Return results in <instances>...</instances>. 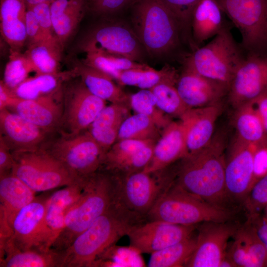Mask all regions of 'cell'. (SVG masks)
Segmentation results:
<instances>
[{
  "instance_id": "cell-1",
  "label": "cell",
  "mask_w": 267,
  "mask_h": 267,
  "mask_svg": "<svg viewBox=\"0 0 267 267\" xmlns=\"http://www.w3.org/2000/svg\"><path fill=\"white\" fill-rule=\"evenodd\" d=\"M146 221V217L117 200L63 251L61 267H92L96 258L132 227Z\"/></svg>"
},
{
  "instance_id": "cell-2",
  "label": "cell",
  "mask_w": 267,
  "mask_h": 267,
  "mask_svg": "<svg viewBox=\"0 0 267 267\" xmlns=\"http://www.w3.org/2000/svg\"><path fill=\"white\" fill-rule=\"evenodd\" d=\"M224 148L222 137H213L201 150L181 159L174 182L206 202L230 209L224 179Z\"/></svg>"
},
{
  "instance_id": "cell-3",
  "label": "cell",
  "mask_w": 267,
  "mask_h": 267,
  "mask_svg": "<svg viewBox=\"0 0 267 267\" xmlns=\"http://www.w3.org/2000/svg\"><path fill=\"white\" fill-rule=\"evenodd\" d=\"M118 178L99 170L86 178L83 191L68 212L61 230L51 248L63 251L96 219L105 213L118 198Z\"/></svg>"
},
{
  "instance_id": "cell-4",
  "label": "cell",
  "mask_w": 267,
  "mask_h": 267,
  "mask_svg": "<svg viewBox=\"0 0 267 267\" xmlns=\"http://www.w3.org/2000/svg\"><path fill=\"white\" fill-rule=\"evenodd\" d=\"M132 23L142 46L151 56L176 52L185 33L175 15L162 0H136Z\"/></svg>"
},
{
  "instance_id": "cell-5",
  "label": "cell",
  "mask_w": 267,
  "mask_h": 267,
  "mask_svg": "<svg viewBox=\"0 0 267 267\" xmlns=\"http://www.w3.org/2000/svg\"><path fill=\"white\" fill-rule=\"evenodd\" d=\"M232 214L230 209L206 202L174 182L149 211L146 218L147 221L192 225L205 222H229Z\"/></svg>"
},
{
  "instance_id": "cell-6",
  "label": "cell",
  "mask_w": 267,
  "mask_h": 267,
  "mask_svg": "<svg viewBox=\"0 0 267 267\" xmlns=\"http://www.w3.org/2000/svg\"><path fill=\"white\" fill-rule=\"evenodd\" d=\"M231 29H224L204 46L186 54L182 59L183 67L229 88L235 72L247 55Z\"/></svg>"
},
{
  "instance_id": "cell-7",
  "label": "cell",
  "mask_w": 267,
  "mask_h": 267,
  "mask_svg": "<svg viewBox=\"0 0 267 267\" xmlns=\"http://www.w3.org/2000/svg\"><path fill=\"white\" fill-rule=\"evenodd\" d=\"M12 154L14 163L11 172L36 192L64 187L83 179L77 178L43 148Z\"/></svg>"
},
{
  "instance_id": "cell-8",
  "label": "cell",
  "mask_w": 267,
  "mask_h": 267,
  "mask_svg": "<svg viewBox=\"0 0 267 267\" xmlns=\"http://www.w3.org/2000/svg\"><path fill=\"white\" fill-rule=\"evenodd\" d=\"M241 35L246 54L267 56V0H216Z\"/></svg>"
},
{
  "instance_id": "cell-9",
  "label": "cell",
  "mask_w": 267,
  "mask_h": 267,
  "mask_svg": "<svg viewBox=\"0 0 267 267\" xmlns=\"http://www.w3.org/2000/svg\"><path fill=\"white\" fill-rule=\"evenodd\" d=\"M168 168L154 172L141 171L117 176L119 201L130 210L146 217L175 181L176 172H169Z\"/></svg>"
},
{
  "instance_id": "cell-10",
  "label": "cell",
  "mask_w": 267,
  "mask_h": 267,
  "mask_svg": "<svg viewBox=\"0 0 267 267\" xmlns=\"http://www.w3.org/2000/svg\"><path fill=\"white\" fill-rule=\"evenodd\" d=\"M62 134L49 146L42 148L61 162L77 178H86L101 169L106 151L88 131L73 135Z\"/></svg>"
},
{
  "instance_id": "cell-11",
  "label": "cell",
  "mask_w": 267,
  "mask_h": 267,
  "mask_svg": "<svg viewBox=\"0 0 267 267\" xmlns=\"http://www.w3.org/2000/svg\"><path fill=\"white\" fill-rule=\"evenodd\" d=\"M84 52L98 51L140 61L144 48L133 28L121 22L101 24L90 30L79 45Z\"/></svg>"
},
{
  "instance_id": "cell-12",
  "label": "cell",
  "mask_w": 267,
  "mask_h": 267,
  "mask_svg": "<svg viewBox=\"0 0 267 267\" xmlns=\"http://www.w3.org/2000/svg\"><path fill=\"white\" fill-rule=\"evenodd\" d=\"M50 194L36 196L15 216L11 224L13 244L21 250H49L52 241L47 230L45 217Z\"/></svg>"
},
{
  "instance_id": "cell-13",
  "label": "cell",
  "mask_w": 267,
  "mask_h": 267,
  "mask_svg": "<svg viewBox=\"0 0 267 267\" xmlns=\"http://www.w3.org/2000/svg\"><path fill=\"white\" fill-rule=\"evenodd\" d=\"M64 99L60 126L66 129L62 133L71 135L88 129L106 103L92 93L81 80L67 88Z\"/></svg>"
},
{
  "instance_id": "cell-14",
  "label": "cell",
  "mask_w": 267,
  "mask_h": 267,
  "mask_svg": "<svg viewBox=\"0 0 267 267\" xmlns=\"http://www.w3.org/2000/svg\"><path fill=\"white\" fill-rule=\"evenodd\" d=\"M195 225L147 221L132 227L127 235L130 246L140 254H152L193 235Z\"/></svg>"
},
{
  "instance_id": "cell-15",
  "label": "cell",
  "mask_w": 267,
  "mask_h": 267,
  "mask_svg": "<svg viewBox=\"0 0 267 267\" xmlns=\"http://www.w3.org/2000/svg\"><path fill=\"white\" fill-rule=\"evenodd\" d=\"M257 146L238 137L225 160L224 179L229 202L242 205L254 184L253 155Z\"/></svg>"
},
{
  "instance_id": "cell-16",
  "label": "cell",
  "mask_w": 267,
  "mask_h": 267,
  "mask_svg": "<svg viewBox=\"0 0 267 267\" xmlns=\"http://www.w3.org/2000/svg\"><path fill=\"white\" fill-rule=\"evenodd\" d=\"M267 89V56L247 54L229 86V102L236 109L253 101Z\"/></svg>"
},
{
  "instance_id": "cell-17",
  "label": "cell",
  "mask_w": 267,
  "mask_h": 267,
  "mask_svg": "<svg viewBox=\"0 0 267 267\" xmlns=\"http://www.w3.org/2000/svg\"><path fill=\"white\" fill-rule=\"evenodd\" d=\"M238 226L226 222H205L198 228L196 244L185 266L219 267Z\"/></svg>"
},
{
  "instance_id": "cell-18",
  "label": "cell",
  "mask_w": 267,
  "mask_h": 267,
  "mask_svg": "<svg viewBox=\"0 0 267 267\" xmlns=\"http://www.w3.org/2000/svg\"><path fill=\"white\" fill-rule=\"evenodd\" d=\"M0 129L12 153L41 148L50 133L7 108L0 110Z\"/></svg>"
},
{
  "instance_id": "cell-19",
  "label": "cell",
  "mask_w": 267,
  "mask_h": 267,
  "mask_svg": "<svg viewBox=\"0 0 267 267\" xmlns=\"http://www.w3.org/2000/svg\"><path fill=\"white\" fill-rule=\"evenodd\" d=\"M176 88L183 102L189 108H200L221 103L227 95L228 87L204 77L183 67Z\"/></svg>"
},
{
  "instance_id": "cell-20",
  "label": "cell",
  "mask_w": 267,
  "mask_h": 267,
  "mask_svg": "<svg viewBox=\"0 0 267 267\" xmlns=\"http://www.w3.org/2000/svg\"><path fill=\"white\" fill-rule=\"evenodd\" d=\"M222 110L221 103L189 108L179 118L185 132L187 156L201 150L211 141Z\"/></svg>"
},
{
  "instance_id": "cell-21",
  "label": "cell",
  "mask_w": 267,
  "mask_h": 267,
  "mask_svg": "<svg viewBox=\"0 0 267 267\" xmlns=\"http://www.w3.org/2000/svg\"><path fill=\"white\" fill-rule=\"evenodd\" d=\"M60 90L34 99L19 98L10 108L31 123L50 133L60 127L61 123L63 105L59 98Z\"/></svg>"
},
{
  "instance_id": "cell-22",
  "label": "cell",
  "mask_w": 267,
  "mask_h": 267,
  "mask_svg": "<svg viewBox=\"0 0 267 267\" xmlns=\"http://www.w3.org/2000/svg\"><path fill=\"white\" fill-rule=\"evenodd\" d=\"M154 145L152 158L142 170L154 172L168 167L187 154L185 134L180 120L170 122Z\"/></svg>"
},
{
  "instance_id": "cell-23",
  "label": "cell",
  "mask_w": 267,
  "mask_h": 267,
  "mask_svg": "<svg viewBox=\"0 0 267 267\" xmlns=\"http://www.w3.org/2000/svg\"><path fill=\"white\" fill-rule=\"evenodd\" d=\"M225 16L216 0H200L191 21V34L195 48L224 29L232 27V23L227 20Z\"/></svg>"
},
{
  "instance_id": "cell-24",
  "label": "cell",
  "mask_w": 267,
  "mask_h": 267,
  "mask_svg": "<svg viewBox=\"0 0 267 267\" xmlns=\"http://www.w3.org/2000/svg\"><path fill=\"white\" fill-rule=\"evenodd\" d=\"M11 237L0 242V267H61L62 251L21 250L13 244Z\"/></svg>"
},
{
  "instance_id": "cell-25",
  "label": "cell",
  "mask_w": 267,
  "mask_h": 267,
  "mask_svg": "<svg viewBox=\"0 0 267 267\" xmlns=\"http://www.w3.org/2000/svg\"><path fill=\"white\" fill-rule=\"evenodd\" d=\"M86 179L64 186L50 194L47 201L45 222L52 243L63 228L66 214L80 196Z\"/></svg>"
},
{
  "instance_id": "cell-26",
  "label": "cell",
  "mask_w": 267,
  "mask_h": 267,
  "mask_svg": "<svg viewBox=\"0 0 267 267\" xmlns=\"http://www.w3.org/2000/svg\"><path fill=\"white\" fill-rule=\"evenodd\" d=\"M24 0H0V31L10 49L20 50L27 41Z\"/></svg>"
},
{
  "instance_id": "cell-27",
  "label": "cell",
  "mask_w": 267,
  "mask_h": 267,
  "mask_svg": "<svg viewBox=\"0 0 267 267\" xmlns=\"http://www.w3.org/2000/svg\"><path fill=\"white\" fill-rule=\"evenodd\" d=\"M36 193L12 172L0 175V215L11 228L16 214L35 198Z\"/></svg>"
},
{
  "instance_id": "cell-28",
  "label": "cell",
  "mask_w": 267,
  "mask_h": 267,
  "mask_svg": "<svg viewBox=\"0 0 267 267\" xmlns=\"http://www.w3.org/2000/svg\"><path fill=\"white\" fill-rule=\"evenodd\" d=\"M87 89L96 96L111 103L130 105V95L118 86L114 79L95 68L78 62L73 68Z\"/></svg>"
},
{
  "instance_id": "cell-29",
  "label": "cell",
  "mask_w": 267,
  "mask_h": 267,
  "mask_svg": "<svg viewBox=\"0 0 267 267\" xmlns=\"http://www.w3.org/2000/svg\"><path fill=\"white\" fill-rule=\"evenodd\" d=\"M86 0H54L50 12L55 36L63 48L83 18Z\"/></svg>"
},
{
  "instance_id": "cell-30",
  "label": "cell",
  "mask_w": 267,
  "mask_h": 267,
  "mask_svg": "<svg viewBox=\"0 0 267 267\" xmlns=\"http://www.w3.org/2000/svg\"><path fill=\"white\" fill-rule=\"evenodd\" d=\"M128 114V106L111 103L101 110L88 128L91 136L106 152L117 141L119 128Z\"/></svg>"
},
{
  "instance_id": "cell-31",
  "label": "cell",
  "mask_w": 267,
  "mask_h": 267,
  "mask_svg": "<svg viewBox=\"0 0 267 267\" xmlns=\"http://www.w3.org/2000/svg\"><path fill=\"white\" fill-rule=\"evenodd\" d=\"M76 77L74 68L56 73L36 75L27 78L11 91L18 98L34 99L58 91L64 82Z\"/></svg>"
},
{
  "instance_id": "cell-32",
  "label": "cell",
  "mask_w": 267,
  "mask_h": 267,
  "mask_svg": "<svg viewBox=\"0 0 267 267\" xmlns=\"http://www.w3.org/2000/svg\"><path fill=\"white\" fill-rule=\"evenodd\" d=\"M234 124L237 137L258 146L267 144V136L262 120L252 102L235 109Z\"/></svg>"
},
{
  "instance_id": "cell-33",
  "label": "cell",
  "mask_w": 267,
  "mask_h": 267,
  "mask_svg": "<svg viewBox=\"0 0 267 267\" xmlns=\"http://www.w3.org/2000/svg\"><path fill=\"white\" fill-rule=\"evenodd\" d=\"M62 49L57 40H44L29 45L24 53L36 75L53 74L60 72Z\"/></svg>"
},
{
  "instance_id": "cell-34",
  "label": "cell",
  "mask_w": 267,
  "mask_h": 267,
  "mask_svg": "<svg viewBox=\"0 0 267 267\" xmlns=\"http://www.w3.org/2000/svg\"><path fill=\"white\" fill-rule=\"evenodd\" d=\"M197 236L188 238L151 254L148 267H181L185 265L196 247Z\"/></svg>"
},
{
  "instance_id": "cell-35",
  "label": "cell",
  "mask_w": 267,
  "mask_h": 267,
  "mask_svg": "<svg viewBox=\"0 0 267 267\" xmlns=\"http://www.w3.org/2000/svg\"><path fill=\"white\" fill-rule=\"evenodd\" d=\"M85 53L86 55L81 61L82 63L103 72L116 81L121 71L142 68L148 66L115 54L98 51Z\"/></svg>"
},
{
  "instance_id": "cell-36",
  "label": "cell",
  "mask_w": 267,
  "mask_h": 267,
  "mask_svg": "<svg viewBox=\"0 0 267 267\" xmlns=\"http://www.w3.org/2000/svg\"><path fill=\"white\" fill-rule=\"evenodd\" d=\"M149 117L139 113L129 116L122 123L118 132L117 140L132 139L155 140L158 136V129Z\"/></svg>"
},
{
  "instance_id": "cell-37",
  "label": "cell",
  "mask_w": 267,
  "mask_h": 267,
  "mask_svg": "<svg viewBox=\"0 0 267 267\" xmlns=\"http://www.w3.org/2000/svg\"><path fill=\"white\" fill-rule=\"evenodd\" d=\"M140 253L129 246L109 247L95 260L92 267H144Z\"/></svg>"
},
{
  "instance_id": "cell-38",
  "label": "cell",
  "mask_w": 267,
  "mask_h": 267,
  "mask_svg": "<svg viewBox=\"0 0 267 267\" xmlns=\"http://www.w3.org/2000/svg\"><path fill=\"white\" fill-rule=\"evenodd\" d=\"M176 82L159 84L150 89L155 95L158 107L164 114L180 118L189 108L181 98Z\"/></svg>"
},
{
  "instance_id": "cell-39",
  "label": "cell",
  "mask_w": 267,
  "mask_h": 267,
  "mask_svg": "<svg viewBox=\"0 0 267 267\" xmlns=\"http://www.w3.org/2000/svg\"><path fill=\"white\" fill-rule=\"evenodd\" d=\"M233 236L244 246L252 263L253 267H267L266 249L253 226L248 222L238 227Z\"/></svg>"
},
{
  "instance_id": "cell-40",
  "label": "cell",
  "mask_w": 267,
  "mask_h": 267,
  "mask_svg": "<svg viewBox=\"0 0 267 267\" xmlns=\"http://www.w3.org/2000/svg\"><path fill=\"white\" fill-rule=\"evenodd\" d=\"M130 106L136 113L151 118L159 128H164L170 122L158 107L155 95L150 89H141L130 95Z\"/></svg>"
},
{
  "instance_id": "cell-41",
  "label": "cell",
  "mask_w": 267,
  "mask_h": 267,
  "mask_svg": "<svg viewBox=\"0 0 267 267\" xmlns=\"http://www.w3.org/2000/svg\"><path fill=\"white\" fill-rule=\"evenodd\" d=\"M32 72H34V68L25 53L10 49L2 80L5 85L12 90L28 78Z\"/></svg>"
},
{
  "instance_id": "cell-42",
  "label": "cell",
  "mask_w": 267,
  "mask_h": 267,
  "mask_svg": "<svg viewBox=\"0 0 267 267\" xmlns=\"http://www.w3.org/2000/svg\"><path fill=\"white\" fill-rule=\"evenodd\" d=\"M154 141L155 140L152 139H127L117 140L106 152L101 167L104 170H108L116 163Z\"/></svg>"
},
{
  "instance_id": "cell-43",
  "label": "cell",
  "mask_w": 267,
  "mask_h": 267,
  "mask_svg": "<svg viewBox=\"0 0 267 267\" xmlns=\"http://www.w3.org/2000/svg\"><path fill=\"white\" fill-rule=\"evenodd\" d=\"M242 205L248 218L260 214L267 206V175L256 181L246 195Z\"/></svg>"
},
{
  "instance_id": "cell-44",
  "label": "cell",
  "mask_w": 267,
  "mask_h": 267,
  "mask_svg": "<svg viewBox=\"0 0 267 267\" xmlns=\"http://www.w3.org/2000/svg\"><path fill=\"white\" fill-rule=\"evenodd\" d=\"M179 75L177 70L169 65H165L159 70H156L149 66L144 70L137 87L141 89H150L164 82H176Z\"/></svg>"
},
{
  "instance_id": "cell-45",
  "label": "cell",
  "mask_w": 267,
  "mask_h": 267,
  "mask_svg": "<svg viewBox=\"0 0 267 267\" xmlns=\"http://www.w3.org/2000/svg\"><path fill=\"white\" fill-rule=\"evenodd\" d=\"M162 0L178 20L186 35H189V33L191 35V21L192 13L200 0Z\"/></svg>"
},
{
  "instance_id": "cell-46",
  "label": "cell",
  "mask_w": 267,
  "mask_h": 267,
  "mask_svg": "<svg viewBox=\"0 0 267 267\" xmlns=\"http://www.w3.org/2000/svg\"><path fill=\"white\" fill-rule=\"evenodd\" d=\"M50 3H41L31 8L38 20L44 40H57L53 31Z\"/></svg>"
},
{
  "instance_id": "cell-47",
  "label": "cell",
  "mask_w": 267,
  "mask_h": 267,
  "mask_svg": "<svg viewBox=\"0 0 267 267\" xmlns=\"http://www.w3.org/2000/svg\"><path fill=\"white\" fill-rule=\"evenodd\" d=\"M136 0H90L91 10L98 15H108L117 12Z\"/></svg>"
},
{
  "instance_id": "cell-48",
  "label": "cell",
  "mask_w": 267,
  "mask_h": 267,
  "mask_svg": "<svg viewBox=\"0 0 267 267\" xmlns=\"http://www.w3.org/2000/svg\"><path fill=\"white\" fill-rule=\"evenodd\" d=\"M230 245H228L226 255L235 267H253L250 257L244 246L235 237Z\"/></svg>"
},
{
  "instance_id": "cell-49",
  "label": "cell",
  "mask_w": 267,
  "mask_h": 267,
  "mask_svg": "<svg viewBox=\"0 0 267 267\" xmlns=\"http://www.w3.org/2000/svg\"><path fill=\"white\" fill-rule=\"evenodd\" d=\"M26 30L29 45L44 40L38 20L31 8H27V10Z\"/></svg>"
},
{
  "instance_id": "cell-50",
  "label": "cell",
  "mask_w": 267,
  "mask_h": 267,
  "mask_svg": "<svg viewBox=\"0 0 267 267\" xmlns=\"http://www.w3.org/2000/svg\"><path fill=\"white\" fill-rule=\"evenodd\" d=\"M253 168L254 183L267 175V144L256 147L253 155Z\"/></svg>"
},
{
  "instance_id": "cell-51",
  "label": "cell",
  "mask_w": 267,
  "mask_h": 267,
  "mask_svg": "<svg viewBox=\"0 0 267 267\" xmlns=\"http://www.w3.org/2000/svg\"><path fill=\"white\" fill-rule=\"evenodd\" d=\"M14 160L9 147L0 136V175L12 172Z\"/></svg>"
},
{
  "instance_id": "cell-52",
  "label": "cell",
  "mask_w": 267,
  "mask_h": 267,
  "mask_svg": "<svg viewBox=\"0 0 267 267\" xmlns=\"http://www.w3.org/2000/svg\"><path fill=\"white\" fill-rule=\"evenodd\" d=\"M149 66L142 68H135L121 71L116 80L122 85L137 87L143 72Z\"/></svg>"
},
{
  "instance_id": "cell-53",
  "label": "cell",
  "mask_w": 267,
  "mask_h": 267,
  "mask_svg": "<svg viewBox=\"0 0 267 267\" xmlns=\"http://www.w3.org/2000/svg\"><path fill=\"white\" fill-rule=\"evenodd\" d=\"M247 222L255 229L266 249L267 255V216H261L259 214L248 218Z\"/></svg>"
},
{
  "instance_id": "cell-54",
  "label": "cell",
  "mask_w": 267,
  "mask_h": 267,
  "mask_svg": "<svg viewBox=\"0 0 267 267\" xmlns=\"http://www.w3.org/2000/svg\"><path fill=\"white\" fill-rule=\"evenodd\" d=\"M19 99L7 88L3 82H0V110L9 109L13 106Z\"/></svg>"
},
{
  "instance_id": "cell-55",
  "label": "cell",
  "mask_w": 267,
  "mask_h": 267,
  "mask_svg": "<svg viewBox=\"0 0 267 267\" xmlns=\"http://www.w3.org/2000/svg\"><path fill=\"white\" fill-rule=\"evenodd\" d=\"M263 122L267 136V89L253 101Z\"/></svg>"
},
{
  "instance_id": "cell-56",
  "label": "cell",
  "mask_w": 267,
  "mask_h": 267,
  "mask_svg": "<svg viewBox=\"0 0 267 267\" xmlns=\"http://www.w3.org/2000/svg\"><path fill=\"white\" fill-rule=\"evenodd\" d=\"M27 8H31L35 5L41 3H51L54 0H24Z\"/></svg>"
}]
</instances>
